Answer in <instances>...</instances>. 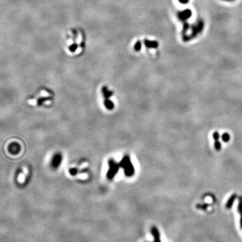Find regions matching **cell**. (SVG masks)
I'll return each instance as SVG.
<instances>
[{"instance_id":"9c48e42d","label":"cell","mask_w":242,"mask_h":242,"mask_svg":"<svg viewBox=\"0 0 242 242\" xmlns=\"http://www.w3.org/2000/svg\"><path fill=\"white\" fill-rule=\"evenodd\" d=\"M238 210V213L240 214V227L242 229V197H239Z\"/></svg>"},{"instance_id":"30bf717a","label":"cell","mask_w":242,"mask_h":242,"mask_svg":"<svg viewBox=\"0 0 242 242\" xmlns=\"http://www.w3.org/2000/svg\"><path fill=\"white\" fill-rule=\"evenodd\" d=\"M145 45L147 48H156L158 47V42L157 41H150L148 40H145Z\"/></svg>"},{"instance_id":"52a82bcc","label":"cell","mask_w":242,"mask_h":242,"mask_svg":"<svg viewBox=\"0 0 242 242\" xmlns=\"http://www.w3.org/2000/svg\"><path fill=\"white\" fill-rule=\"evenodd\" d=\"M236 198H237V194H233L231 196L229 199H228L226 205H225V207H226L227 209H230L231 208H232Z\"/></svg>"},{"instance_id":"2e32d148","label":"cell","mask_w":242,"mask_h":242,"mask_svg":"<svg viewBox=\"0 0 242 242\" xmlns=\"http://www.w3.org/2000/svg\"><path fill=\"white\" fill-rule=\"evenodd\" d=\"M213 137L214 138V141H219V134L218 132H214L213 135Z\"/></svg>"},{"instance_id":"3957f363","label":"cell","mask_w":242,"mask_h":242,"mask_svg":"<svg viewBox=\"0 0 242 242\" xmlns=\"http://www.w3.org/2000/svg\"><path fill=\"white\" fill-rule=\"evenodd\" d=\"M108 164V166H109V169H108L107 172L106 177L108 180H112L116 173H117L119 168H121L120 165L115 161H114L113 159H110Z\"/></svg>"},{"instance_id":"5b68a950","label":"cell","mask_w":242,"mask_h":242,"mask_svg":"<svg viewBox=\"0 0 242 242\" xmlns=\"http://www.w3.org/2000/svg\"><path fill=\"white\" fill-rule=\"evenodd\" d=\"M62 162V156L60 153H57L53 157L51 161V165L53 168H57L61 165Z\"/></svg>"},{"instance_id":"8fae6325","label":"cell","mask_w":242,"mask_h":242,"mask_svg":"<svg viewBox=\"0 0 242 242\" xmlns=\"http://www.w3.org/2000/svg\"><path fill=\"white\" fill-rule=\"evenodd\" d=\"M104 105L106 108L108 110H112L114 107H115L114 103L112 101H110L109 99H106V100L104 101Z\"/></svg>"},{"instance_id":"4fadbf2b","label":"cell","mask_w":242,"mask_h":242,"mask_svg":"<svg viewBox=\"0 0 242 242\" xmlns=\"http://www.w3.org/2000/svg\"><path fill=\"white\" fill-rule=\"evenodd\" d=\"M208 206V204H197L196 205V207L198 209H200V210L205 211Z\"/></svg>"},{"instance_id":"e0dca14e","label":"cell","mask_w":242,"mask_h":242,"mask_svg":"<svg viewBox=\"0 0 242 242\" xmlns=\"http://www.w3.org/2000/svg\"><path fill=\"white\" fill-rule=\"evenodd\" d=\"M77 169H75V168H71V169L69 170V173H71V175H75L76 173H77Z\"/></svg>"},{"instance_id":"5bb4252c","label":"cell","mask_w":242,"mask_h":242,"mask_svg":"<svg viewBox=\"0 0 242 242\" xmlns=\"http://www.w3.org/2000/svg\"><path fill=\"white\" fill-rule=\"evenodd\" d=\"M222 139L224 142H228L230 139V136L227 133H225L222 135Z\"/></svg>"},{"instance_id":"ba28073f","label":"cell","mask_w":242,"mask_h":242,"mask_svg":"<svg viewBox=\"0 0 242 242\" xmlns=\"http://www.w3.org/2000/svg\"><path fill=\"white\" fill-rule=\"evenodd\" d=\"M9 150L10 151V153L16 154L18 153L19 151H20V145L17 143H13L12 145H10Z\"/></svg>"},{"instance_id":"d6986e66","label":"cell","mask_w":242,"mask_h":242,"mask_svg":"<svg viewBox=\"0 0 242 242\" xmlns=\"http://www.w3.org/2000/svg\"><path fill=\"white\" fill-rule=\"evenodd\" d=\"M179 1H180L181 4H186L187 3H188L189 0H178Z\"/></svg>"},{"instance_id":"ac0fdd59","label":"cell","mask_w":242,"mask_h":242,"mask_svg":"<svg viewBox=\"0 0 242 242\" xmlns=\"http://www.w3.org/2000/svg\"><path fill=\"white\" fill-rule=\"evenodd\" d=\"M135 49L137 50V51L140 50V49H141V42H137V44L135 45Z\"/></svg>"},{"instance_id":"ffe728a7","label":"cell","mask_w":242,"mask_h":242,"mask_svg":"<svg viewBox=\"0 0 242 242\" xmlns=\"http://www.w3.org/2000/svg\"><path fill=\"white\" fill-rule=\"evenodd\" d=\"M224 1H233V0H224Z\"/></svg>"},{"instance_id":"6da1fadb","label":"cell","mask_w":242,"mask_h":242,"mask_svg":"<svg viewBox=\"0 0 242 242\" xmlns=\"http://www.w3.org/2000/svg\"><path fill=\"white\" fill-rule=\"evenodd\" d=\"M119 165H120V167L124 170V174L127 176L130 177V176L134 175L135 170L129 156H125L119 163Z\"/></svg>"},{"instance_id":"8992f818","label":"cell","mask_w":242,"mask_h":242,"mask_svg":"<svg viewBox=\"0 0 242 242\" xmlns=\"http://www.w3.org/2000/svg\"><path fill=\"white\" fill-rule=\"evenodd\" d=\"M151 233L153 235L154 241L153 242H161L160 240V234L158 229L156 227H152L151 229Z\"/></svg>"},{"instance_id":"7a4b0ae2","label":"cell","mask_w":242,"mask_h":242,"mask_svg":"<svg viewBox=\"0 0 242 242\" xmlns=\"http://www.w3.org/2000/svg\"><path fill=\"white\" fill-rule=\"evenodd\" d=\"M204 22L203 20H198L197 24H195L191 27L192 32L189 36H184V41H188L192 39H194L196 36H197L198 34L201 33V32L203 31L204 29Z\"/></svg>"},{"instance_id":"7c38bea8","label":"cell","mask_w":242,"mask_h":242,"mask_svg":"<svg viewBox=\"0 0 242 242\" xmlns=\"http://www.w3.org/2000/svg\"><path fill=\"white\" fill-rule=\"evenodd\" d=\"M102 93H103V94H104L106 99H109V98L110 97L111 95L112 94V92L110 91H108V89L106 88V87L102 88Z\"/></svg>"},{"instance_id":"9a60e30c","label":"cell","mask_w":242,"mask_h":242,"mask_svg":"<svg viewBox=\"0 0 242 242\" xmlns=\"http://www.w3.org/2000/svg\"><path fill=\"white\" fill-rule=\"evenodd\" d=\"M214 148H215V149L217 151H219V150H221V143L219 142V141H214Z\"/></svg>"},{"instance_id":"277c9868","label":"cell","mask_w":242,"mask_h":242,"mask_svg":"<svg viewBox=\"0 0 242 242\" xmlns=\"http://www.w3.org/2000/svg\"><path fill=\"white\" fill-rule=\"evenodd\" d=\"M191 16H192L191 10H188V9L182 11V12H178V16L179 19H180V20L183 21L184 22H186L188 19H189L190 17H191Z\"/></svg>"}]
</instances>
